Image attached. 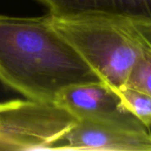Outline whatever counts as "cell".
<instances>
[{
    "label": "cell",
    "mask_w": 151,
    "mask_h": 151,
    "mask_svg": "<svg viewBox=\"0 0 151 151\" xmlns=\"http://www.w3.org/2000/svg\"><path fill=\"white\" fill-rule=\"evenodd\" d=\"M0 81L27 100L55 103L68 87L102 81L55 28L50 14H0Z\"/></svg>",
    "instance_id": "1"
},
{
    "label": "cell",
    "mask_w": 151,
    "mask_h": 151,
    "mask_svg": "<svg viewBox=\"0 0 151 151\" xmlns=\"http://www.w3.org/2000/svg\"><path fill=\"white\" fill-rule=\"evenodd\" d=\"M123 106L151 131V96L138 89L126 87L119 92Z\"/></svg>",
    "instance_id": "7"
},
{
    "label": "cell",
    "mask_w": 151,
    "mask_h": 151,
    "mask_svg": "<svg viewBox=\"0 0 151 151\" xmlns=\"http://www.w3.org/2000/svg\"><path fill=\"white\" fill-rule=\"evenodd\" d=\"M126 87L138 89L151 96V47L134 65Z\"/></svg>",
    "instance_id": "8"
},
{
    "label": "cell",
    "mask_w": 151,
    "mask_h": 151,
    "mask_svg": "<svg viewBox=\"0 0 151 151\" xmlns=\"http://www.w3.org/2000/svg\"><path fill=\"white\" fill-rule=\"evenodd\" d=\"M48 150L151 151V131L139 119H78Z\"/></svg>",
    "instance_id": "4"
},
{
    "label": "cell",
    "mask_w": 151,
    "mask_h": 151,
    "mask_svg": "<svg viewBox=\"0 0 151 151\" xmlns=\"http://www.w3.org/2000/svg\"><path fill=\"white\" fill-rule=\"evenodd\" d=\"M50 16L55 28L99 79L118 93L126 87L135 63L151 47V24L105 15Z\"/></svg>",
    "instance_id": "2"
},
{
    "label": "cell",
    "mask_w": 151,
    "mask_h": 151,
    "mask_svg": "<svg viewBox=\"0 0 151 151\" xmlns=\"http://www.w3.org/2000/svg\"><path fill=\"white\" fill-rule=\"evenodd\" d=\"M55 103L77 119L131 120L137 119L123 106L119 93L103 81L68 87L58 94Z\"/></svg>",
    "instance_id": "5"
},
{
    "label": "cell",
    "mask_w": 151,
    "mask_h": 151,
    "mask_svg": "<svg viewBox=\"0 0 151 151\" xmlns=\"http://www.w3.org/2000/svg\"><path fill=\"white\" fill-rule=\"evenodd\" d=\"M77 120L56 103H0V150H48Z\"/></svg>",
    "instance_id": "3"
},
{
    "label": "cell",
    "mask_w": 151,
    "mask_h": 151,
    "mask_svg": "<svg viewBox=\"0 0 151 151\" xmlns=\"http://www.w3.org/2000/svg\"><path fill=\"white\" fill-rule=\"evenodd\" d=\"M58 18L105 15L151 24V0H37Z\"/></svg>",
    "instance_id": "6"
}]
</instances>
